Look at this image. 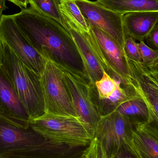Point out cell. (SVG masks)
<instances>
[{
	"instance_id": "obj_1",
	"label": "cell",
	"mask_w": 158,
	"mask_h": 158,
	"mask_svg": "<svg viewBox=\"0 0 158 158\" xmlns=\"http://www.w3.org/2000/svg\"><path fill=\"white\" fill-rule=\"evenodd\" d=\"M11 15L33 47L46 60L84 74L81 59L73 38L63 26L30 7Z\"/></svg>"
},
{
	"instance_id": "obj_2",
	"label": "cell",
	"mask_w": 158,
	"mask_h": 158,
	"mask_svg": "<svg viewBox=\"0 0 158 158\" xmlns=\"http://www.w3.org/2000/svg\"><path fill=\"white\" fill-rule=\"evenodd\" d=\"M30 127L45 140L70 149L86 147L94 131L79 117L45 113L30 121Z\"/></svg>"
},
{
	"instance_id": "obj_3",
	"label": "cell",
	"mask_w": 158,
	"mask_h": 158,
	"mask_svg": "<svg viewBox=\"0 0 158 158\" xmlns=\"http://www.w3.org/2000/svg\"><path fill=\"white\" fill-rule=\"evenodd\" d=\"M2 49L1 66L12 81L30 120L43 115L45 109L40 76L22 63L3 42Z\"/></svg>"
},
{
	"instance_id": "obj_4",
	"label": "cell",
	"mask_w": 158,
	"mask_h": 158,
	"mask_svg": "<svg viewBox=\"0 0 158 158\" xmlns=\"http://www.w3.org/2000/svg\"><path fill=\"white\" fill-rule=\"evenodd\" d=\"M65 147L46 141L30 127L18 126L0 113V158H46L48 148Z\"/></svg>"
},
{
	"instance_id": "obj_5",
	"label": "cell",
	"mask_w": 158,
	"mask_h": 158,
	"mask_svg": "<svg viewBox=\"0 0 158 158\" xmlns=\"http://www.w3.org/2000/svg\"><path fill=\"white\" fill-rule=\"evenodd\" d=\"M88 40L103 69L112 78L126 85L131 82L130 71L124 50L110 35L90 27Z\"/></svg>"
},
{
	"instance_id": "obj_6",
	"label": "cell",
	"mask_w": 158,
	"mask_h": 158,
	"mask_svg": "<svg viewBox=\"0 0 158 158\" xmlns=\"http://www.w3.org/2000/svg\"><path fill=\"white\" fill-rule=\"evenodd\" d=\"M40 80L45 112L78 117L59 65L47 60Z\"/></svg>"
},
{
	"instance_id": "obj_7",
	"label": "cell",
	"mask_w": 158,
	"mask_h": 158,
	"mask_svg": "<svg viewBox=\"0 0 158 158\" xmlns=\"http://www.w3.org/2000/svg\"><path fill=\"white\" fill-rule=\"evenodd\" d=\"M59 65L77 115L94 133L101 116L93 101L91 83L82 72Z\"/></svg>"
},
{
	"instance_id": "obj_8",
	"label": "cell",
	"mask_w": 158,
	"mask_h": 158,
	"mask_svg": "<svg viewBox=\"0 0 158 158\" xmlns=\"http://www.w3.org/2000/svg\"><path fill=\"white\" fill-rule=\"evenodd\" d=\"M0 36L17 57L41 76L47 60L33 47L16 24L11 15H3L0 21Z\"/></svg>"
},
{
	"instance_id": "obj_9",
	"label": "cell",
	"mask_w": 158,
	"mask_h": 158,
	"mask_svg": "<svg viewBox=\"0 0 158 158\" xmlns=\"http://www.w3.org/2000/svg\"><path fill=\"white\" fill-rule=\"evenodd\" d=\"M133 127L128 118L115 110L101 116L94 137L101 143L110 157L113 158L127 146Z\"/></svg>"
},
{
	"instance_id": "obj_10",
	"label": "cell",
	"mask_w": 158,
	"mask_h": 158,
	"mask_svg": "<svg viewBox=\"0 0 158 158\" xmlns=\"http://www.w3.org/2000/svg\"><path fill=\"white\" fill-rule=\"evenodd\" d=\"M75 1L89 26L98 28L110 35L123 50L127 37L123 26V15L104 7L96 1Z\"/></svg>"
},
{
	"instance_id": "obj_11",
	"label": "cell",
	"mask_w": 158,
	"mask_h": 158,
	"mask_svg": "<svg viewBox=\"0 0 158 158\" xmlns=\"http://www.w3.org/2000/svg\"><path fill=\"white\" fill-rule=\"evenodd\" d=\"M131 85L145 102L148 109V123L158 131V85L143 70L141 63L127 58Z\"/></svg>"
},
{
	"instance_id": "obj_12",
	"label": "cell",
	"mask_w": 158,
	"mask_h": 158,
	"mask_svg": "<svg viewBox=\"0 0 158 158\" xmlns=\"http://www.w3.org/2000/svg\"><path fill=\"white\" fill-rule=\"evenodd\" d=\"M0 113L18 126L27 129L30 118L12 81L0 66Z\"/></svg>"
},
{
	"instance_id": "obj_13",
	"label": "cell",
	"mask_w": 158,
	"mask_h": 158,
	"mask_svg": "<svg viewBox=\"0 0 158 158\" xmlns=\"http://www.w3.org/2000/svg\"><path fill=\"white\" fill-rule=\"evenodd\" d=\"M126 145L135 158H158V131L147 122L134 125Z\"/></svg>"
},
{
	"instance_id": "obj_14",
	"label": "cell",
	"mask_w": 158,
	"mask_h": 158,
	"mask_svg": "<svg viewBox=\"0 0 158 158\" xmlns=\"http://www.w3.org/2000/svg\"><path fill=\"white\" fill-rule=\"evenodd\" d=\"M67 24L81 56L84 74L91 84H94L103 77L105 70L92 48L87 33L80 31L69 22Z\"/></svg>"
},
{
	"instance_id": "obj_15",
	"label": "cell",
	"mask_w": 158,
	"mask_h": 158,
	"mask_svg": "<svg viewBox=\"0 0 158 158\" xmlns=\"http://www.w3.org/2000/svg\"><path fill=\"white\" fill-rule=\"evenodd\" d=\"M158 22L157 11L130 12L123 15L126 36L139 42L146 40Z\"/></svg>"
},
{
	"instance_id": "obj_16",
	"label": "cell",
	"mask_w": 158,
	"mask_h": 158,
	"mask_svg": "<svg viewBox=\"0 0 158 158\" xmlns=\"http://www.w3.org/2000/svg\"><path fill=\"white\" fill-rule=\"evenodd\" d=\"M91 91L93 101L101 116L115 111L121 104L135 94L134 89L131 85H123L121 81L118 83L115 93L107 99H99L98 98L94 84H91Z\"/></svg>"
},
{
	"instance_id": "obj_17",
	"label": "cell",
	"mask_w": 158,
	"mask_h": 158,
	"mask_svg": "<svg viewBox=\"0 0 158 158\" xmlns=\"http://www.w3.org/2000/svg\"><path fill=\"white\" fill-rule=\"evenodd\" d=\"M100 5L124 15L130 12H158V0H97Z\"/></svg>"
},
{
	"instance_id": "obj_18",
	"label": "cell",
	"mask_w": 158,
	"mask_h": 158,
	"mask_svg": "<svg viewBox=\"0 0 158 158\" xmlns=\"http://www.w3.org/2000/svg\"><path fill=\"white\" fill-rule=\"evenodd\" d=\"M116 110L128 118L134 126L148 121L149 114L147 106L135 91L132 97L121 104Z\"/></svg>"
},
{
	"instance_id": "obj_19",
	"label": "cell",
	"mask_w": 158,
	"mask_h": 158,
	"mask_svg": "<svg viewBox=\"0 0 158 158\" xmlns=\"http://www.w3.org/2000/svg\"><path fill=\"white\" fill-rule=\"evenodd\" d=\"M61 0H28L30 8L59 23L68 31L67 22L60 9Z\"/></svg>"
},
{
	"instance_id": "obj_20",
	"label": "cell",
	"mask_w": 158,
	"mask_h": 158,
	"mask_svg": "<svg viewBox=\"0 0 158 158\" xmlns=\"http://www.w3.org/2000/svg\"><path fill=\"white\" fill-rule=\"evenodd\" d=\"M59 6L67 22L71 23L81 32H89L90 26L75 0H61Z\"/></svg>"
},
{
	"instance_id": "obj_21",
	"label": "cell",
	"mask_w": 158,
	"mask_h": 158,
	"mask_svg": "<svg viewBox=\"0 0 158 158\" xmlns=\"http://www.w3.org/2000/svg\"><path fill=\"white\" fill-rule=\"evenodd\" d=\"M119 81L118 79L112 78L104 71L102 78L94 84L98 98L106 99L110 97L115 93Z\"/></svg>"
},
{
	"instance_id": "obj_22",
	"label": "cell",
	"mask_w": 158,
	"mask_h": 158,
	"mask_svg": "<svg viewBox=\"0 0 158 158\" xmlns=\"http://www.w3.org/2000/svg\"><path fill=\"white\" fill-rule=\"evenodd\" d=\"M141 64L146 67H151L158 61V51L148 46L144 41L138 43Z\"/></svg>"
},
{
	"instance_id": "obj_23",
	"label": "cell",
	"mask_w": 158,
	"mask_h": 158,
	"mask_svg": "<svg viewBox=\"0 0 158 158\" xmlns=\"http://www.w3.org/2000/svg\"><path fill=\"white\" fill-rule=\"evenodd\" d=\"M81 157V158H110L101 143L95 137L84 149Z\"/></svg>"
},
{
	"instance_id": "obj_24",
	"label": "cell",
	"mask_w": 158,
	"mask_h": 158,
	"mask_svg": "<svg viewBox=\"0 0 158 158\" xmlns=\"http://www.w3.org/2000/svg\"><path fill=\"white\" fill-rule=\"evenodd\" d=\"M124 53L128 59L136 63H141L138 43L131 37L127 36L124 46Z\"/></svg>"
},
{
	"instance_id": "obj_25",
	"label": "cell",
	"mask_w": 158,
	"mask_h": 158,
	"mask_svg": "<svg viewBox=\"0 0 158 158\" xmlns=\"http://www.w3.org/2000/svg\"><path fill=\"white\" fill-rule=\"evenodd\" d=\"M148 45L158 51V22L146 40Z\"/></svg>"
},
{
	"instance_id": "obj_26",
	"label": "cell",
	"mask_w": 158,
	"mask_h": 158,
	"mask_svg": "<svg viewBox=\"0 0 158 158\" xmlns=\"http://www.w3.org/2000/svg\"><path fill=\"white\" fill-rule=\"evenodd\" d=\"M142 66L146 74L158 85V69L152 67H146L142 64Z\"/></svg>"
},
{
	"instance_id": "obj_27",
	"label": "cell",
	"mask_w": 158,
	"mask_h": 158,
	"mask_svg": "<svg viewBox=\"0 0 158 158\" xmlns=\"http://www.w3.org/2000/svg\"><path fill=\"white\" fill-rule=\"evenodd\" d=\"M113 158H135L130 152L127 146L123 148L116 156Z\"/></svg>"
},
{
	"instance_id": "obj_28",
	"label": "cell",
	"mask_w": 158,
	"mask_h": 158,
	"mask_svg": "<svg viewBox=\"0 0 158 158\" xmlns=\"http://www.w3.org/2000/svg\"><path fill=\"white\" fill-rule=\"evenodd\" d=\"M6 1H9L13 3L21 9L27 8V5L28 4V0H6Z\"/></svg>"
},
{
	"instance_id": "obj_29",
	"label": "cell",
	"mask_w": 158,
	"mask_h": 158,
	"mask_svg": "<svg viewBox=\"0 0 158 158\" xmlns=\"http://www.w3.org/2000/svg\"><path fill=\"white\" fill-rule=\"evenodd\" d=\"M7 8V6L6 5V0H0V21L3 15V12Z\"/></svg>"
},
{
	"instance_id": "obj_30",
	"label": "cell",
	"mask_w": 158,
	"mask_h": 158,
	"mask_svg": "<svg viewBox=\"0 0 158 158\" xmlns=\"http://www.w3.org/2000/svg\"><path fill=\"white\" fill-rule=\"evenodd\" d=\"M3 42L0 36V66L2 64V59L3 54Z\"/></svg>"
},
{
	"instance_id": "obj_31",
	"label": "cell",
	"mask_w": 158,
	"mask_h": 158,
	"mask_svg": "<svg viewBox=\"0 0 158 158\" xmlns=\"http://www.w3.org/2000/svg\"><path fill=\"white\" fill-rule=\"evenodd\" d=\"M152 68H153L156 69H158V61L156 63H155L152 67Z\"/></svg>"
},
{
	"instance_id": "obj_32",
	"label": "cell",
	"mask_w": 158,
	"mask_h": 158,
	"mask_svg": "<svg viewBox=\"0 0 158 158\" xmlns=\"http://www.w3.org/2000/svg\"><path fill=\"white\" fill-rule=\"evenodd\" d=\"M76 158H81V156H80L79 157Z\"/></svg>"
},
{
	"instance_id": "obj_33",
	"label": "cell",
	"mask_w": 158,
	"mask_h": 158,
	"mask_svg": "<svg viewBox=\"0 0 158 158\" xmlns=\"http://www.w3.org/2000/svg\"></svg>"
}]
</instances>
